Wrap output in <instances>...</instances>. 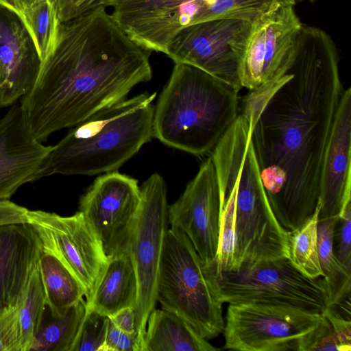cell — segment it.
Masks as SVG:
<instances>
[{
  "label": "cell",
  "mask_w": 351,
  "mask_h": 351,
  "mask_svg": "<svg viewBox=\"0 0 351 351\" xmlns=\"http://www.w3.org/2000/svg\"><path fill=\"white\" fill-rule=\"evenodd\" d=\"M156 300L206 339L223 332V304L212 291L204 263L186 234L172 228L164 239Z\"/></svg>",
  "instance_id": "obj_6"
},
{
  "label": "cell",
  "mask_w": 351,
  "mask_h": 351,
  "mask_svg": "<svg viewBox=\"0 0 351 351\" xmlns=\"http://www.w3.org/2000/svg\"><path fill=\"white\" fill-rule=\"evenodd\" d=\"M23 19L35 43L41 62L51 51L59 21L51 0H43L25 9Z\"/></svg>",
  "instance_id": "obj_27"
},
{
  "label": "cell",
  "mask_w": 351,
  "mask_h": 351,
  "mask_svg": "<svg viewBox=\"0 0 351 351\" xmlns=\"http://www.w3.org/2000/svg\"><path fill=\"white\" fill-rule=\"evenodd\" d=\"M109 317L119 330L137 336L135 313L133 308H123Z\"/></svg>",
  "instance_id": "obj_34"
},
{
  "label": "cell",
  "mask_w": 351,
  "mask_h": 351,
  "mask_svg": "<svg viewBox=\"0 0 351 351\" xmlns=\"http://www.w3.org/2000/svg\"><path fill=\"white\" fill-rule=\"evenodd\" d=\"M28 223L43 249L54 254L77 278L88 302L108 261L102 243L83 215L63 217L40 210H28Z\"/></svg>",
  "instance_id": "obj_11"
},
{
  "label": "cell",
  "mask_w": 351,
  "mask_h": 351,
  "mask_svg": "<svg viewBox=\"0 0 351 351\" xmlns=\"http://www.w3.org/2000/svg\"><path fill=\"white\" fill-rule=\"evenodd\" d=\"M177 315L154 308L148 317L142 351H216Z\"/></svg>",
  "instance_id": "obj_20"
},
{
  "label": "cell",
  "mask_w": 351,
  "mask_h": 351,
  "mask_svg": "<svg viewBox=\"0 0 351 351\" xmlns=\"http://www.w3.org/2000/svg\"><path fill=\"white\" fill-rule=\"evenodd\" d=\"M0 5L13 10L23 18V9L19 0H0Z\"/></svg>",
  "instance_id": "obj_35"
},
{
  "label": "cell",
  "mask_w": 351,
  "mask_h": 351,
  "mask_svg": "<svg viewBox=\"0 0 351 351\" xmlns=\"http://www.w3.org/2000/svg\"><path fill=\"white\" fill-rule=\"evenodd\" d=\"M110 317L88 310L71 351H103Z\"/></svg>",
  "instance_id": "obj_28"
},
{
  "label": "cell",
  "mask_w": 351,
  "mask_h": 351,
  "mask_svg": "<svg viewBox=\"0 0 351 351\" xmlns=\"http://www.w3.org/2000/svg\"><path fill=\"white\" fill-rule=\"evenodd\" d=\"M319 220L337 219L351 202V88H343L324 158Z\"/></svg>",
  "instance_id": "obj_17"
},
{
  "label": "cell",
  "mask_w": 351,
  "mask_h": 351,
  "mask_svg": "<svg viewBox=\"0 0 351 351\" xmlns=\"http://www.w3.org/2000/svg\"><path fill=\"white\" fill-rule=\"evenodd\" d=\"M221 201L211 157L204 160L179 199L168 207L171 228L191 241L204 265L211 264L218 250Z\"/></svg>",
  "instance_id": "obj_14"
},
{
  "label": "cell",
  "mask_w": 351,
  "mask_h": 351,
  "mask_svg": "<svg viewBox=\"0 0 351 351\" xmlns=\"http://www.w3.org/2000/svg\"><path fill=\"white\" fill-rule=\"evenodd\" d=\"M321 204L308 219L295 229L287 231L288 259L302 274L311 278H323L317 247V224Z\"/></svg>",
  "instance_id": "obj_23"
},
{
  "label": "cell",
  "mask_w": 351,
  "mask_h": 351,
  "mask_svg": "<svg viewBox=\"0 0 351 351\" xmlns=\"http://www.w3.org/2000/svg\"><path fill=\"white\" fill-rule=\"evenodd\" d=\"M293 5H280L252 23L240 64L242 88L256 90L289 65L302 25Z\"/></svg>",
  "instance_id": "obj_12"
},
{
  "label": "cell",
  "mask_w": 351,
  "mask_h": 351,
  "mask_svg": "<svg viewBox=\"0 0 351 351\" xmlns=\"http://www.w3.org/2000/svg\"><path fill=\"white\" fill-rule=\"evenodd\" d=\"M28 210L10 199L0 201V225L28 223Z\"/></svg>",
  "instance_id": "obj_33"
},
{
  "label": "cell",
  "mask_w": 351,
  "mask_h": 351,
  "mask_svg": "<svg viewBox=\"0 0 351 351\" xmlns=\"http://www.w3.org/2000/svg\"><path fill=\"white\" fill-rule=\"evenodd\" d=\"M212 291L221 303L258 302L294 306L322 313L328 305L323 278H311L287 258L214 272L204 264Z\"/></svg>",
  "instance_id": "obj_7"
},
{
  "label": "cell",
  "mask_w": 351,
  "mask_h": 351,
  "mask_svg": "<svg viewBox=\"0 0 351 351\" xmlns=\"http://www.w3.org/2000/svg\"><path fill=\"white\" fill-rule=\"evenodd\" d=\"M338 54L324 30L302 24L288 67L243 98L271 208L287 230L314 213L325 152L343 90Z\"/></svg>",
  "instance_id": "obj_1"
},
{
  "label": "cell",
  "mask_w": 351,
  "mask_h": 351,
  "mask_svg": "<svg viewBox=\"0 0 351 351\" xmlns=\"http://www.w3.org/2000/svg\"><path fill=\"white\" fill-rule=\"evenodd\" d=\"M19 1L24 10L25 9L30 7L35 3L38 2L40 1H43V0H19Z\"/></svg>",
  "instance_id": "obj_36"
},
{
  "label": "cell",
  "mask_w": 351,
  "mask_h": 351,
  "mask_svg": "<svg viewBox=\"0 0 351 351\" xmlns=\"http://www.w3.org/2000/svg\"><path fill=\"white\" fill-rule=\"evenodd\" d=\"M0 351H19L18 305L0 313Z\"/></svg>",
  "instance_id": "obj_31"
},
{
  "label": "cell",
  "mask_w": 351,
  "mask_h": 351,
  "mask_svg": "<svg viewBox=\"0 0 351 351\" xmlns=\"http://www.w3.org/2000/svg\"><path fill=\"white\" fill-rule=\"evenodd\" d=\"M252 123L239 114L212 151L220 195L234 204L237 269L287 258V231L271 208L251 138Z\"/></svg>",
  "instance_id": "obj_3"
},
{
  "label": "cell",
  "mask_w": 351,
  "mask_h": 351,
  "mask_svg": "<svg viewBox=\"0 0 351 351\" xmlns=\"http://www.w3.org/2000/svg\"><path fill=\"white\" fill-rule=\"evenodd\" d=\"M151 51L123 31L101 6L58 23L36 80L21 99L31 130L45 142L149 81Z\"/></svg>",
  "instance_id": "obj_2"
},
{
  "label": "cell",
  "mask_w": 351,
  "mask_h": 351,
  "mask_svg": "<svg viewBox=\"0 0 351 351\" xmlns=\"http://www.w3.org/2000/svg\"><path fill=\"white\" fill-rule=\"evenodd\" d=\"M86 313L82 298L60 317L41 324L29 351H71Z\"/></svg>",
  "instance_id": "obj_25"
},
{
  "label": "cell",
  "mask_w": 351,
  "mask_h": 351,
  "mask_svg": "<svg viewBox=\"0 0 351 351\" xmlns=\"http://www.w3.org/2000/svg\"><path fill=\"white\" fill-rule=\"evenodd\" d=\"M321 313L281 304H228L223 349L299 351L302 338L318 324Z\"/></svg>",
  "instance_id": "obj_9"
},
{
  "label": "cell",
  "mask_w": 351,
  "mask_h": 351,
  "mask_svg": "<svg viewBox=\"0 0 351 351\" xmlns=\"http://www.w3.org/2000/svg\"><path fill=\"white\" fill-rule=\"evenodd\" d=\"M156 93H143L96 112L72 127L51 149L36 180L56 174L116 171L153 136Z\"/></svg>",
  "instance_id": "obj_4"
},
{
  "label": "cell",
  "mask_w": 351,
  "mask_h": 351,
  "mask_svg": "<svg viewBox=\"0 0 351 351\" xmlns=\"http://www.w3.org/2000/svg\"><path fill=\"white\" fill-rule=\"evenodd\" d=\"M41 65L23 18L0 5V108L11 106L33 87Z\"/></svg>",
  "instance_id": "obj_16"
},
{
  "label": "cell",
  "mask_w": 351,
  "mask_h": 351,
  "mask_svg": "<svg viewBox=\"0 0 351 351\" xmlns=\"http://www.w3.org/2000/svg\"><path fill=\"white\" fill-rule=\"evenodd\" d=\"M308 1H311V2H313V1H315V0H308Z\"/></svg>",
  "instance_id": "obj_37"
},
{
  "label": "cell",
  "mask_w": 351,
  "mask_h": 351,
  "mask_svg": "<svg viewBox=\"0 0 351 351\" xmlns=\"http://www.w3.org/2000/svg\"><path fill=\"white\" fill-rule=\"evenodd\" d=\"M238 93L198 68L175 63L154 109L153 136L194 155L212 152L239 114Z\"/></svg>",
  "instance_id": "obj_5"
},
{
  "label": "cell",
  "mask_w": 351,
  "mask_h": 351,
  "mask_svg": "<svg viewBox=\"0 0 351 351\" xmlns=\"http://www.w3.org/2000/svg\"><path fill=\"white\" fill-rule=\"evenodd\" d=\"M252 23L224 18L189 25L171 40L165 53L175 63L198 68L239 92L240 64Z\"/></svg>",
  "instance_id": "obj_10"
},
{
  "label": "cell",
  "mask_w": 351,
  "mask_h": 351,
  "mask_svg": "<svg viewBox=\"0 0 351 351\" xmlns=\"http://www.w3.org/2000/svg\"><path fill=\"white\" fill-rule=\"evenodd\" d=\"M107 267L86 308L110 317L125 308L136 307L138 298L136 273L126 250L108 257Z\"/></svg>",
  "instance_id": "obj_19"
},
{
  "label": "cell",
  "mask_w": 351,
  "mask_h": 351,
  "mask_svg": "<svg viewBox=\"0 0 351 351\" xmlns=\"http://www.w3.org/2000/svg\"><path fill=\"white\" fill-rule=\"evenodd\" d=\"M46 296L38 265L33 270L18 304L19 351H29L43 322Z\"/></svg>",
  "instance_id": "obj_26"
},
{
  "label": "cell",
  "mask_w": 351,
  "mask_h": 351,
  "mask_svg": "<svg viewBox=\"0 0 351 351\" xmlns=\"http://www.w3.org/2000/svg\"><path fill=\"white\" fill-rule=\"evenodd\" d=\"M51 147L34 136L20 102L11 106L0 119V201L37 180Z\"/></svg>",
  "instance_id": "obj_15"
},
{
  "label": "cell",
  "mask_w": 351,
  "mask_h": 351,
  "mask_svg": "<svg viewBox=\"0 0 351 351\" xmlns=\"http://www.w3.org/2000/svg\"><path fill=\"white\" fill-rule=\"evenodd\" d=\"M141 201L137 180L115 171L98 177L81 197L78 211L99 237L108 257L126 250Z\"/></svg>",
  "instance_id": "obj_13"
},
{
  "label": "cell",
  "mask_w": 351,
  "mask_h": 351,
  "mask_svg": "<svg viewBox=\"0 0 351 351\" xmlns=\"http://www.w3.org/2000/svg\"><path fill=\"white\" fill-rule=\"evenodd\" d=\"M336 219L319 220L317 247L328 305H337L350 300L351 271L337 261L333 249V232Z\"/></svg>",
  "instance_id": "obj_22"
},
{
  "label": "cell",
  "mask_w": 351,
  "mask_h": 351,
  "mask_svg": "<svg viewBox=\"0 0 351 351\" xmlns=\"http://www.w3.org/2000/svg\"><path fill=\"white\" fill-rule=\"evenodd\" d=\"M315 350H351L350 319L335 306H328L317 326L301 340L299 351Z\"/></svg>",
  "instance_id": "obj_24"
},
{
  "label": "cell",
  "mask_w": 351,
  "mask_h": 351,
  "mask_svg": "<svg viewBox=\"0 0 351 351\" xmlns=\"http://www.w3.org/2000/svg\"><path fill=\"white\" fill-rule=\"evenodd\" d=\"M140 188L141 201L126 249L137 277L138 298L134 311L138 342L142 351L148 317L157 302L160 262L169 223L167 185L162 177L154 173Z\"/></svg>",
  "instance_id": "obj_8"
},
{
  "label": "cell",
  "mask_w": 351,
  "mask_h": 351,
  "mask_svg": "<svg viewBox=\"0 0 351 351\" xmlns=\"http://www.w3.org/2000/svg\"><path fill=\"white\" fill-rule=\"evenodd\" d=\"M38 265L51 315L52 318L62 317L85 296L84 289L52 252L42 248Z\"/></svg>",
  "instance_id": "obj_21"
},
{
  "label": "cell",
  "mask_w": 351,
  "mask_h": 351,
  "mask_svg": "<svg viewBox=\"0 0 351 351\" xmlns=\"http://www.w3.org/2000/svg\"><path fill=\"white\" fill-rule=\"evenodd\" d=\"M41 250L29 223L0 225V313L18 305Z\"/></svg>",
  "instance_id": "obj_18"
},
{
  "label": "cell",
  "mask_w": 351,
  "mask_h": 351,
  "mask_svg": "<svg viewBox=\"0 0 351 351\" xmlns=\"http://www.w3.org/2000/svg\"><path fill=\"white\" fill-rule=\"evenodd\" d=\"M335 256L346 270L351 271V202L336 219L333 232Z\"/></svg>",
  "instance_id": "obj_29"
},
{
  "label": "cell",
  "mask_w": 351,
  "mask_h": 351,
  "mask_svg": "<svg viewBox=\"0 0 351 351\" xmlns=\"http://www.w3.org/2000/svg\"><path fill=\"white\" fill-rule=\"evenodd\" d=\"M111 0H51L60 23L67 21L99 7L109 5Z\"/></svg>",
  "instance_id": "obj_30"
},
{
  "label": "cell",
  "mask_w": 351,
  "mask_h": 351,
  "mask_svg": "<svg viewBox=\"0 0 351 351\" xmlns=\"http://www.w3.org/2000/svg\"><path fill=\"white\" fill-rule=\"evenodd\" d=\"M103 351H140L137 336L119 330L110 319Z\"/></svg>",
  "instance_id": "obj_32"
}]
</instances>
